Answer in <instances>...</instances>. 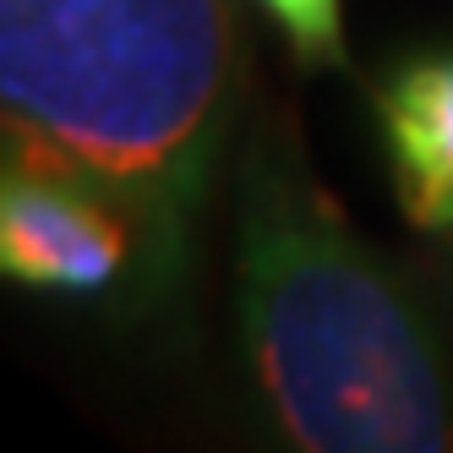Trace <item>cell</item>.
<instances>
[{"instance_id": "cell-1", "label": "cell", "mask_w": 453, "mask_h": 453, "mask_svg": "<svg viewBox=\"0 0 453 453\" xmlns=\"http://www.w3.org/2000/svg\"><path fill=\"white\" fill-rule=\"evenodd\" d=\"M235 99L230 0H0V148L110 197L170 279Z\"/></svg>"}, {"instance_id": "cell-2", "label": "cell", "mask_w": 453, "mask_h": 453, "mask_svg": "<svg viewBox=\"0 0 453 453\" xmlns=\"http://www.w3.org/2000/svg\"><path fill=\"white\" fill-rule=\"evenodd\" d=\"M235 289L246 361L296 448H453V388L426 317L268 120L241 158Z\"/></svg>"}, {"instance_id": "cell-3", "label": "cell", "mask_w": 453, "mask_h": 453, "mask_svg": "<svg viewBox=\"0 0 453 453\" xmlns=\"http://www.w3.org/2000/svg\"><path fill=\"white\" fill-rule=\"evenodd\" d=\"M142 257V235L93 186L0 153V279L60 296H99Z\"/></svg>"}, {"instance_id": "cell-4", "label": "cell", "mask_w": 453, "mask_h": 453, "mask_svg": "<svg viewBox=\"0 0 453 453\" xmlns=\"http://www.w3.org/2000/svg\"><path fill=\"white\" fill-rule=\"evenodd\" d=\"M372 110L404 219L426 235L453 230V50L394 66L377 82Z\"/></svg>"}, {"instance_id": "cell-5", "label": "cell", "mask_w": 453, "mask_h": 453, "mask_svg": "<svg viewBox=\"0 0 453 453\" xmlns=\"http://www.w3.org/2000/svg\"><path fill=\"white\" fill-rule=\"evenodd\" d=\"M301 66H344V12L339 0H257Z\"/></svg>"}]
</instances>
